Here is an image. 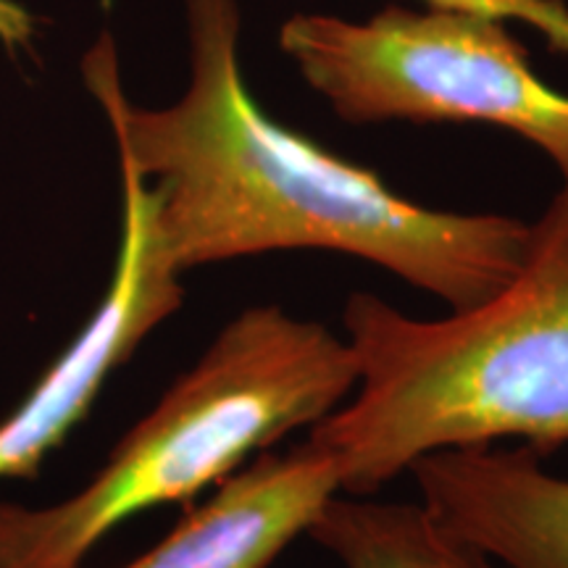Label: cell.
<instances>
[{"instance_id":"cell-1","label":"cell","mask_w":568,"mask_h":568,"mask_svg":"<svg viewBox=\"0 0 568 568\" xmlns=\"http://www.w3.org/2000/svg\"><path fill=\"white\" fill-rule=\"evenodd\" d=\"M184 3L190 84L174 105L126 101L109 40L84 61L119 161L145 182L153 234L176 272L274 251H332L387 268L453 311L514 280L531 224L426 209L372 169L274 122L240 69L237 0Z\"/></svg>"},{"instance_id":"cell-2","label":"cell","mask_w":568,"mask_h":568,"mask_svg":"<svg viewBox=\"0 0 568 568\" xmlns=\"http://www.w3.org/2000/svg\"><path fill=\"white\" fill-rule=\"evenodd\" d=\"M343 324L358 379L308 432L335 460L343 493H374L439 450L500 439L539 456L568 447V182L493 297L424 322L353 293Z\"/></svg>"},{"instance_id":"cell-3","label":"cell","mask_w":568,"mask_h":568,"mask_svg":"<svg viewBox=\"0 0 568 568\" xmlns=\"http://www.w3.org/2000/svg\"><path fill=\"white\" fill-rule=\"evenodd\" d=\"M358 368L347 339L280 305H253L124 435L61 506L0 503V568H80L113 527L222 485L255 453L343 406Z\"/></svg>"},{"instance_id":"cell-4","label":"cell","mask_w":568,"mask_h":568,"mask_svg":"<svg viewBox=\"0 0 568 568\" xmlns=\"http://www.w3.org/2000/svg\"><path fill=\"white\" fill-rule=\"evenodd\" d=\"M282 51L347 124L474 122L539 148L568 182V95L500 19L387 6L366 21L295 13Z\"/></svg>"},{"instance_id":"cell-5","label":"cell","mask_w":568,"mask_h":568,"mask_svg":"<svg viewBox=\"0 0 568 568\" xmlns=\"http://www.w3.org/2000/svg\"><path fill=\"white\" fill-rule=\"evenodd\" d=\"M122 243L109 293L24 406L0 424V479L34 477L48 453L88 416L105 379L182 305L180 272L153 234L145 182L122 163Z\"/></svg>"},{"instance_id":"cell-6","label":"cell","mask_w":568,"mask_h":568,"mask_svg":"<svg viewBox=\"0 0 568 568\" xmlns=\"http://www.w3.org/2000/svg\"><path fill=\"white\" fill-rule=\"evenodd\" d=\"M531 447H464L418 458L422 503L503 568H568V477Z\"/></svg>"},{"instance_id":"cell-7","label":"cell","mask_w":568,"mask_h":568,"mask_svg":"<svg viewBox=\"0 0 568 568\" xmlns=\"http://www.w3.org/2000/svg\"><path fill=\"white\" fill-rule=\"evenodd\" d=\"M337 493L335 460L311 439L264 450L124 568H268Z\"/></svg>"},{"instance_id":"cell-8","label":"cell","mask_w":568,"mask_h":568,"mask_svg":"<svg viewBox=\"0 0 568 568\" xmlns=\"http://www.w3.org/2000/svg\"><path fill=\"white\" fill-rule=\"evenodd\" d=\"M343 568H503L445 527L424 503L335 495L308 531Z\"/></svg>"},{"instance_id":"cell-9","label":"cell","mask_w":568,"mask_h":568,"mask_svg":"<svg viewBox=\"0 0 568 568\" xmlns=\"http://www.w3.org/2000/svg\"><path fill=\"white\" fill-rule=\"evenodd\" d=\"M437 11L474 13L487 19H521L531 24L556 51H568V6L564 0H426Z\"/></svg>"}]
</instances>
